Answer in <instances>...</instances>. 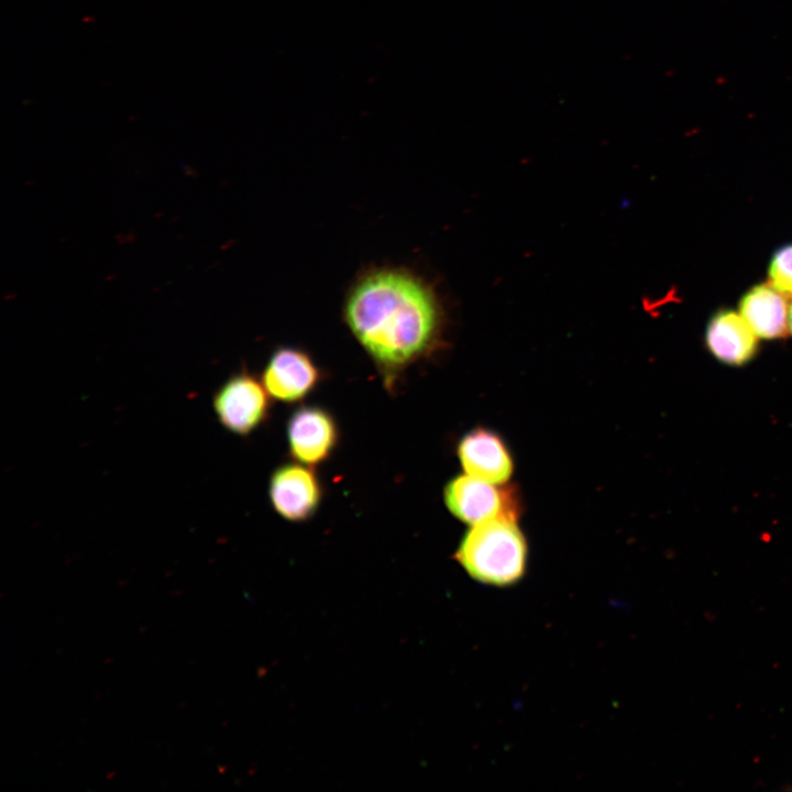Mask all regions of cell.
<instances>
[{"mask_svg":"<svg viewBox=\"0 0 792 792\" xmlns=\"http://www.w3.org/2000/svg\"><path fill=\"white\" fill-rule=\"evenodd\" d=\"M343 317L350 331L389 384L440 343L438 298L418 275L396 267L363 273L349 290Z\"/></svg>","mask_w":792,"mask_h":792,"instance_id":"obj_1","label":"cell"},{"mask_svg":"<svg viewBox=\"0 0 792 792\" xmlns=\"http://www.w3.org/2000/svg\"><path fill=\"white\" fill-rule=\"evenodd\" d=\"M529 547L518 519L498 518L466 530L454 557L474 581L487 586L509 587L522 580Z\"/></svg>","mask_w":792,"mask_h":792,"instance_id":"obj_2","label":"cell"},{"mask_svg":"<svg viewBox=\"0 0 792 792\" xmlns=\"http://www.w3.org/2000/svg\"><path fill=\"white\" fill-rule=\"evenodd\" d=\"M443 502L469 526L498 518L519 519L521 512L519 494L508 483L496 484L465 473L446 484Z\"/></svg>","mask_w":792,"mask_h":792,"instance_id":"obj_3","label":"cell"},{"mask_svg":"<svg viewBox=\"0 0 792 792\" xmlns=\"http://www.w3.org/2000/svg\"><path fill=\"white\" fill-rule=\"evenodd\" d=\"M270 397L262 381L242 371L230 376L216 391L212 407L224 429L245 437L267 420L271 411Z\"/></svg>","mask_w":792,"mask_h":792,"instance_id":"obj_4","label":"cell"},{"mask_svg":"<svg viewBox=\"0 0 792 792\" xmlns=\"http://www.w3.org/2000/svg\"><path fill=\"white\" fill-rule=\"evenodd\" d=\"M322 496V484L312 466L297 461L279 465L270 477L272 507L288 521L301 522L314 517Z\"/></svg>","mask_w":792,"mask_h":792,"instance_id":"obj_5","label":"cell"},{"mask_svg":"<svg viewBox=\"0 0 792 792\" xmlns=\"http://www.w3.org/2000/svg\"><path fill=\"white\" fill-rule=\"evenodd\" d=\"M286 438L292 458L314 468L331 458L340 441V430L326 408L308 405L293 411Z\"/></svg>","mask_w":792,"mask_h":792,"instance_id":"obj_6","label":"cell"},{"mask_svg":"<svg viewBox=\"0 0 792 792\" xmlns=\"http://www.w3.org/2000/svg\"><path fill=\"white\" fill-rule=\"evenodd\" d=\"M322 377L320 367L307 352L280 346L270 356L261 381L272 398L292 404L311 394Z\"/></svg>","mask_w":792,"mask_h":792,"instance_id":"obj_7","label":"cell"},{"mask_svg":"<svg viewBox=\"0 0 792 792\" xmlns=\"http://www.w3.org/2000/svg\"><path fill=\"white\" fill-rule=\"evenodd\" d=\"M457 455L465 474L506 484L514 474L513 454L499 433L486 427L465 432L457 446Z\"/></svg>","mask_w":792,"mask_h":792,"instance_id":"obj_8","label":"cell"},{"mask_svg":"<svg viewBox=\"0 0 792 792\" xmlns=\"http://www.w3.org/2000/svg\"><path fill=\"white\" fill-rule=\"evenodd\" d=\"M704 343L716 361L732 367L750 363L759 349L757 334L740 312L729 308H721L711 316Z\"/></svg>","mask_w":792,"mask_h":792,"instance_id":"obj_9","label":"cell"},{"mask_svg":"<svg viewBox=\"0 0 792 792\" xmlns=\"http://www.w3.org/2000/svg\"><path fill=\"white\" fill-rule=\"evenodd\" d=\"M788 296L770 283L757 284L741 296L739 312L758 338L778 340L788 334Z\"/></svg>","mask_w":792,"mask_h":792,"instance_id":"obj_10","label":"cell"},{"mask_svg":"<svg viewBox=\"0 0 792 792\" xmlns=\"http://www.w3.org/2000/svg\"><path fill=\"white\" fill-rule=\"evenodd\" d=\"M768 276L769 283L778 290L792 295V243L774 251L769 262Z\"/></svg>","mask_w":792,"mask_h":792,"instance_id":"obj_11","label":"cell"},{"mask_svg":"<svg viewBox=\"0 0 792 792\" xmlns=\"http://www.w3.org/2000/svg\"><path fill=\"white\" fill-rule=\"evenodd\" d=\"M789 330L792 334V304L790 306V311H789Z\"/></svg>","mask_w":792,"mask_h":792,"instance_id":"obj_12","label":"cell"}]
</instances>
